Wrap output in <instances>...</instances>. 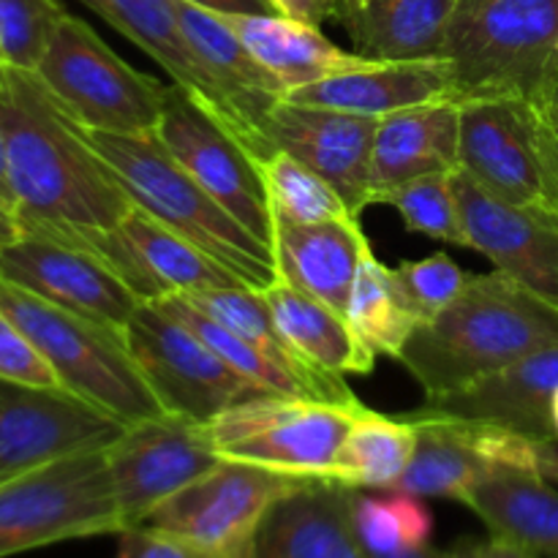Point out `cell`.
Returning <instances> with one entry per match:
<instances>
[{"label": "cell", "mask_w": 558, "mask_h": 558, "mask_svg": "<svg viewBox=\"0 0 558 558\" xmlns=\"http://www.w3.org/2000/svg\"><path fill=\"white\" fill-rule=\"evenodd\" d=\"M270 5L276 9V14L316 27L341 16V3L338 0H270Z\"/></svg>", "instance_id": "60d3db41"}, {"label": "cell", "mask_w": 558, "mask_h": 558, "mask_svg": "<svg viewBox=\"0 0 558 558\" xmlns=\"http://www.w3.org/2000/svg\"><path fill=\"white\" fill-rule=\"evenodd\" d=\"M74 248L90 251L107 262L142 303H161L196 289L245 287L227 267L140 207H134L114 229L82 240Z\"/></svg>", "instance_id": "e0dca14e"}, {"label": "cell", "mask_w": 558, "mask_h": 558, "mask_svg": "<svg viewBox=\"0 0 558 558\" xmlns=\"http://www.w3.org/2000/svg\"><path fill=\"white\" fill-rule=\"evenodd\" d=\"M441 58L458 104L548 96L558 87V0H458Z\"/></svg>", "instance_id": "277c9868"}, {"label": "cell", "mask_w": 558, "mask_h": 558, "mask_svg": "<svg viewBox=\"0 0 558 558\" xmlns=\"http://www.w3.org/2000/svg\"><path fill=\"white\" fill-rule=\"evenodd\" d=\"M104 452L125 529L142 526L156 507L223 461L207 423L180 414L125 425Z\"/></svg>", "instance_id": "4fadbf2b"}, {"label": "cell", "mask_w": 558, "mask_h": 558, "mask_svg": "<svg viewBox=\"0 0 558 558\" xmlns=\"http://www.w3.org/2000/svg\"><path fill=\"white\" fill-rule=\"evenodd\" d=\"M558 390V343L539 349L474 385L428 396L407 417H450L499 425L534 441H554L550 403Z\"/></svg>", "instance_id": "44dd1931"}, {"label": "cell", "mask_w": 558, "mask_h": 558, "mask_svg": "<svg viewBox=\"0 0 558 558\" xmlns=\"http://www.w3.org/2000/svg\"><path fill=\"white\" fill-rule=\"evenodd\" d=\"M0 278L123 336L142 305L107 262L41 234H20L0 251Z\"/></svg>", "instance_id": "2e32d148"}, {"label": "cell", "mask_w": 558, "mask_h": 558, "mask_svg": "<svg viewBox=\"0 0 558 558\" xmlns=\"http://www.w3.org/2000/svg\"><path fill=\"white\" fill-rule=\"evenodd\" d=\"M461 169V104L430 101L379 118L371 158V205L385 191Z\"/></svg>", "instance_id": "d4e9b609"}, {"label": "cell", "mask_w": 558, "mask_h": 558, "mask_svg": "<svg viewBox=\"0 0 558 558\" xmlns=\"http://www.w3.org/2000/svg\"><path fill=\"white\" fill-rule=\"evenodd\" d=\"M466 507L483 518L494 537L558 558V490L539 472L494 469L480 480Z\"/></svg>", "instance_id": "4316f807"}, {"label": "cell", "mask_w": 558, "mask_h": 558, "mask_svg": "<svg viewBox=\"0 0 558 558\" xmlns=\"http://www.w3.org/2000/svg\"><path fill=\"white\" fill-rule=\"evenodd\" d=\"M0 207H5V210H11L16 216L14 191H11V180H9V158H5L3 129H0Z\"/></svg>", "instance_id": "f6af8a7d"}, {"label": "cell", "mask_w": 558, "mask_h": 558, "mask_svg": "<svg viewBox=\"0 0 558 558\" xmlns=\"http://www.w3.org/2000/svg\"><path fill=\"white\" fill-rule=\"evenodd\" d=\"M0 379L31 387H63L36 343L0 311Z\"/></svg>", "instance_id": "f35d334b"}, {"label": "cell", "mask_w": 558, "mask_h": 558, "mask_svg": "<svg viewBox=\"0 0 558 558\" xmlns=\"http://www.w3.org/2000/svg\"><path fill=\"white\" fill-rule=\"evenodd\" d=\"M338 3H341V16H343V14H354V11L365 9L371 0H338Z\"/></svg>", "instance_id": "f907efd6"}, {"label": "cell", "mask_w": 558, "mask_h": 558, "mask_svg": "<svg viewBox=\"0 0 558 558\" xmlns=\"http://www.w3.org/2000/svg\"><path fill=\"white\" fill-rule=\"evenodd\" d=\"M461 172L496 199L558 218V140L543 98L461 101Z\"/></svg>", "instance_id": "8992f818"}, {"label": "cell", "mask_w": 558, "mask_h": 558, "mask_svg": "<svg viewBox=\"0 0 558 558\" xmlns=\"http://www.w3.org/2000/svg\"><path fill=\"white\" fill-rule=\"evenodd\" d=\"M480 558H537V554L532 550L521 548V545H512L507 539L490 537L488 543H477Z\"/></svg>", "instance_id": "7bdbcfd3"}, {"label": "cell", "mask_w": 558, "mask_h": 558, "mask_svg": "<svg viewBox=\"0 0 558 558\" xmlns=\"http://www.w3.org/2000/svg\"><path fill=\"white\" fill-rule=\"evenodd\" d=\"M456 74L445 58L374 60L363 69L343 71L311 85L294 87L287 101L341 112L385 118L398 109L430 101H456Z\"/></svg>", "instance_id": "603a6c76"}, {"label": "cell", "mask_w": 558, "mask_h": 558, "mask_svg": "<svg viewBox=\"0 0 558 558\" xmlns=\"http://www.w3.org/2000/svg\"><path fill=\"white\" fill-rule=\"evenodd\" d=\"M125 343L167 414L210 423L227 409L265 396L156 303L140 305L125 327Z\"/></svg>", "instance_id": "30bf717a"}, {"label": "cell", "mask_w": 558, "mask_h": 558, "mask_svg": "<svg viewBox=\"0 0 558 558\" xmlns=\"http://www.w3.org/2000/svg\"><path fill=\"white\" fill-rule=\"evenodd\" d=\"M90 136L134 207L205 251L245 287L267 289L278 281L270 245L254 238L216 196L207 194L156 134L129 136L90 131Z\"/></svg>", "instance_id": "3957f363"}, {"label": "cell", "mask_w": 558, "mask_h": 558, "mask_svg": "<svg viewBox=\"0 0 558 558\" xmlns=\"http://www.w3.org/2000/svg\"><path fill=\"white\" fill-rule=\"evenodd\" d=\"M156 136L207 194L272 248V210L259 161L174 82L167 90Z\"/></svg>", "instance_id": "7c38bea8"}, {"label": "cell", "mask_w": 558, "mask_h": 558, "mask_svg": "<svg viewBox=\"0 0 558 558\" xmlns=\"http://www.w3.org/2000/svg\"><path fill=\"white\" fill-rule=\"evenodd\" d=\"M20 234H22V229H20V221H16L14 213L5 210V207H0V251H3L5 245L14 243Z\"/></svg>", "instance_id": "bcb514c9"}, {"label": "cell", "mask_w": 558, "mask_h": 558, "mask_svg": "<svg viewBox=\"0 0 558 558\" xmlns=\"http://www.w3.org/2000/svg\"><path fill=\"white\" fill-rule=\"evenodd\" d=\"M259 167L265 172L272 221L319 223L354 218L338 191L289 153L278 150Z\"/></svg>", "instance_id": "e575fe53"}, {"label": "cell", "mask_w": 558, "mask_h": 558, "mask_svg": "<svg viewBox=\"0 0 558 558\" xmlns=\"http://www.w3.org/2000/svg\"><path fill=\"white\" fill-rule=\"evenodd\" d=\"M80 3L96 11L114 31L123 33L142 52L150 54L174 85L185 87L232 134L227 107L216 85L207 80L205 69L185 41L174 0H80Z\"/></svg>", "instance_id": "484cf974"}, {"label": "cell", "mask_w": 558, "mask_h": 558, "mask_svg": "<svg viewBox=\"0 0 558 558\" xmlns=\"http://www.w3.org/2000/svg\"><path fill=\"white\" fill-rule=\"evenodd\" d=\"M379 118L305 107L283 98L265 125L276 150L289 153L338 191L354 218L371 205V158Z\"/></svg>", "instance_id": "d6986e66"}, {"label": "cell", "mask_w": 558, "mask_h": 558, "mask_svg": "<svg viewBox=\"0 0 558 558\" xmlns=\"http://www.w3.org/2000/svg\"><path fill=\"white\" fill-rule=\"evenodd\" d=\"M354 529L371 558H387L425 548L434 534V515L420 496L387 490L381 496L354 494Z\"/></svg>", "instance_id": "836d02e7"}, {"label": "cell", "mask_w": 558, "mask_h": 558, "mask_svg": "<svg viewBox=\"0 0 558 558\" xmlns=\"http://www.w3.org/2000/svg\"><path fill=\"white\" fill-rule=\"evenodd\" d=\"M308 483V477L254 463L221 461L205 477L156 507L145 526L180 534L234 558H254V539L267 510Z\"/></svg>", "instance_id": "8fae6325"}, {"label": "cell", "mask_w": 558, "mask_h": 558, "mask_svg": "<svg viewBox=\"0 0 558 558\" xmlns=\"http://www.w3.org/2000/svg\"><path fill=\"white\" fill-rule=\"evenodd\" d=\"M450 554L452 558H480L477 543H474V539H461L456 548H450Z\"/></svg>", "instance_id": "681fc988"}, {"label": "cell", "mask_w": 558, "mask_h": 558, "mask_svg": "<svg viewBox=\"0 0 558 558\" xmlns=\"http://www.w3.org/2000/svg\"><path fill=\"white\" fill-rule=\"evenodd\" d=\"M3 65H5V63H3V58H0V69H3Z\"/></svg>", "instance_id": "f5cc1de1"}, {"label": "cell", "mask_w": 558, "mask_h": 558, "mask_svg": "<svg viewBox=\"0 0 558 558\" xmlns=\"http://www.w3.org/2000/svg\"><path fill=\"white\" fill-rule=\"evenodd\" d=\"M174 9L191 52L227 107L234 140L259 163L276 156L278 150L267 140L265 125L272 109L287 98L278 76L259 63V58L218 14L189 0H174Z\"/></svg>", "instance_id": "ac0fdd59"}, {"label": "cell", "mask_w": 558, "mask_h": 558, "mask_svg": "<svg viewBox=\"0 0 558 558\" xmlns=\"http://www.w3.org/2000/svg\"><path fill=\"white\" fill-rule=\"evenodd\" d=\"M199 9L213 11V14H243V16H270L276 9L270 0H189Z\"/></svg>", "instance_id": "b9f144b4"}, {"label": "cell", "mask_w": 558, "mask_h": 558, "mask_svg": "<svg viewBox=\"0 0 558 558\" xmlns=\"http://www.w3.org/2000/svg\"><path fill=\"white\" fill-rule=\"evenodd\" d=\"M458 0H371L343 14L354 52L368 60L441 58Z\"/></svg>", "instance_id": "f546056e"}, {"label": "cell", "mask_w": 558, "mask_h": 558, "mask_svg": "<svg viewBox=\"0 0 558 558\" xmlns=\"http://www.w3.org/2000/svg\"><path fill=\"white\" fill-rule=\"evenodd\" d=\"M543 104H545V112H548V118H550V125H554V131H556V140H558V87L554 93H548V96H543Z\"/></svg>", "instance_id": "c3c4849f"}, {"label": "cell", "mask_w": 558, "mask_h": 558, "mask_svg": "<svg viewBox=\"0 0 558 558\" xmlns=\"http://www.w3.org/2000/svg\"><path fill=\"white\" fill-rule=\"evenodd\" d=\"M417 445L407 472L392 490L420 499H456L466 505L480 480L499 466L537 469V441L488 423L450 417H407Z\"/></svg>", "instance_id": "9a60e30c"}, {"label": "cell", "mask_w": 558, "mask_h": 558, "mask_svg": "<svg viewBox=\"0 0 558 558\" xmlns=\"http://www.w3.org/2000/svg\"><path fill=\"white\" fill-rule=\"evenodd\" d=\"M36 74L85 129L156 134L169 85L125 63L80 16L60 20Z\"/></svg>", "instance_id": "52a82bcc"}, {"label": "cell", "mask_w": 558, "mask_h": 558, "mask_svg": "<svg viewBox=\"0 0 558 558\" xmlns=\"http://www.w3.org/2000/svg\"><path fill=\"white\" fill-rule=\"evenodd\" d=\"M387 558H452V554H450V550H436V548H430V545H425V548L407 550V554L387 556Z\"/></svg>", "instance_id": "7dc6e473"}, {"label": "cell", "mask_w": 558, "mask_h": 558, "mask_svg": "<svg viewBox=\"0 0 558 558\" xmlns=\"http://www.w3.org/2000/svg\"><path fill=\"white\" fill-rule=\"evenodd\" d=\"M414 445L417 428L409 420L363 407L338 450L332 480L357 490H392L412 461Z\"/></svg>", "instance_id": "1f68e13d"}, {"label": "cell", "mask_w": 558, "mask_h": 558, "mask_svg": "<svg viewBox=\"0 0 558 558\" xmlns=\"http://www.w3.org/2000/svg\"><path fill=\"white\" fill-rule=\"evenodd\" d=\"M550 425H554V441H558V390L554 396V403H550Z\"/></svg>", "instance_id": "816d5d0a"}, {"label": "cell", "mask_w": 558, "mask_h": 558, "mask_svg": "<svg viewBox=\"0 0 558 558\" xmlns=\"http://www.w3.org/2000/svg\"><path fill=\"white\" fill-rule=\"evenodd\" d=\"M396 276L423 322L434 319L441 308H447L469 281V272H463L441 251L420 262H403L401 267H396Z\"/></svg>", "instance_id": "74e56055"}, {"label": "cell", "mask_w": 558, "mask_h": 558, "mask_svg": "<svg viewBox=\"0 0 558 558\" xmlns=\"http://www.w3.org/2000/svg\"><path fill=\"white\" fill-rule=\"evenodd\" d=\"M537 469L545 480L558 483V441H537Z\"/></svg>", "instance_id": "ee69618b"}, {"label": "cell", "mask_w": 558, "mask_h": 558, "mask_svg": "<svg viewBox=\"0 0 558 558\" xmlns=\"http://www.w3.org/2000/svg\"><path fill=\"white\" fill-rule=\"evenodd\" d=\"M120 420L63 387L0 379V483L82 452L107 450Z\"/></svg>", "instance_id": "5bb4252c"}, {"label": "cell", "mask_w": 558, "mask_h": 558, "mask_svg": "<svg viewBox=\"0 0 558 558\" xmlns=\"http://www.w3.org/2000/svg\"><path fill=\"white\" fill-rule=\"evenodd\" d=\"M123 529L104 450L0 483V558Z\"/></svg>", "instance_id": "ba28073f"}, {"label": "cell", "mask_w": 558, "mask_h": 558, "mask_svg": "<svg viewBox=\"0 0 558 558\" xmlns=\"http://www.w3.org/2000/svg\"><path fill=\"white\" fill-rule=\"evenodd\" d=\"M0 311L36 343L63 390L123 425L167 414L131 357L123 332L69 314L5 278H0Z\"/></svg>", "instance_id": "5b68a950"}, {"label": "cell", "mask_w": 558, "mask_h": 558, "mask_svg": "<svg viewBox=\"0 0 558 558\" xmlns=\"http://www.w3.org/2000/svg\"><path fill=\"white\" fill-rule=\"evenodd\" d=\"M69 14L63 0H0V58L5 65L36 71L54 27Z\"/></svg>", "instance_id": "8d00e7d4"}, {"label": "cell", "mask_w": 558, "mask_h": 558, "mask_svg": "<svg viewBox=\"0 0 558 558\" xmlns=\"http://www.w3.org/2000/svg\"><path fill=\"white\" fill-rule=\"evenodd\" d=\"M556 343L558 305L496 270L469 276L458 298L414 330L398 360L425 396H441Z\"/></svg>", "instance_id": "7a4b0ae2"}, {"label": "cell", "mask_w": 558, "mask_h": 558, "mask_svg": "<svg viewBox=\"0 0 558 558\" xmlns=\"http://www.w3.org/2000/svg\"><path fill=\"white\" fill-rule=\"evenodd\" d=\"M114 558H234L207 545L194 543L180 534L161 532L153 526H131L120 532L118 556Z\"/></svg>", "instance_id": "ab89813d"}, {"label": "cell", "mask_w": 558, "mask_h": 558, "mask_svg": "<svg viewBox=\"0 0 558 558\" xmlns=\"http://www.w3.org/2000/svg\"><path fill=\"white\" fill-rule=\"evenodd\" d=\"M456 194L469 248L558 305V218L496 199L461 169L456 172Z\"/></svg>", "instance_id": "ffe728a7"}, {"label": "cell", "mask_w": 558, "mask_h": 558, "mask_svg": "<svg viewBox=\"0 0 558 558\" xmlns=\"http://www.w3.org/2000/svg\"><path fill=\"white\" fill-rule=\"evenodd\" d=\"M357 488L311 480L267 510L254 558H371L354 529Z\"/></svg>", "instance_id": "7402d4cb"}, {"label": "cell", "mask_w": 558, "mask_h": 558, "mask_svg": "<svg viewBox=\"0 0 558 558\" xmlns=\"http://www.w3.org/2000/svg\"><path fill=\"white\" fill-rule=\"evenodd\" d=\"M357 407L265 392L207 423L223 461L254 463L281 474L332 480L336 458Z\"/></svg>", "instance_id": "9c48e42d"}, {"label": "cell", "mask_w": 558, "mask_h": 558, "mask_svg": "<svg viewBox=\"0 0 558 558\" xmlns=\"http://www.w3.org/2000/svg\"><path fill=\"white\" fill-rule=\"evenodd\" d=\"M218 16L238 33L240 41L259 58V63L278 76L287 93L374 63L363 54L336 47L316 25H305L289 16Z\"/></svg>", "instance_id": "83f0119b"}, {"label": "cell", "mask_w": 558, "mask_h": 558, "mask_svg": "<svg viewBox=\"0 0 558 558\" xmlns=\"http://www.w3.org/2000/svg\"><path fill=\"white\" fill-rule=\"evenodd\" d=\"M347 319L360 341L379 357H401L403 347L414 336L423 319L417 308L403 292L396 270L381 265L374 251L360 262L357 278H354L352 300H349Z\"/></svg>", "instance_id": "d6a6232c"}, {"label": "cell", "mask_w": 558, "mask_h": 558, "mask_svg": "<svg viewBox=\"0 0 558 558\" xmlns=\"http://www.w3.org/2000/svg\"><path fill=\"white\" fill-rule=\"evenodd\" d=\"M371 251L360 218L319 223L272 221V256L283 283L347 316L360 262Z\"/></svg>", "instance_id": "cb8c5ba5"}, {"label": "cell", "mask_w": 558, "mask_h": 558, "mask_svg": "<svg viewBox=\"0 0 558 558\" xmlns=\"http://www.w3.org/2000/svg\"><path fill=\"white\" fill-rule=\"evenodd\" d=\"M262 294L270 305L281 336L305 363L332 371L338 376H365L374 371L376 354L360 341L347 316L314 300L311 294L289 287L281 278L262 289Z\"/></svg>", "instance_id": "f1b7e54d"}, {"label": "cell", "mask_w": 558, "mask_h": 558, "mask_svg": "<svg viewBox=\"0 0 558 558\" xmlns=\"http://www.w3.org/2000/svg\"><path fill=\"white\" fill-rule=\"evenodd\" d=\"M0 129L22 234L76 245L134 210L90 131L36 71L0 69Z\"/></svg>", "instance_id": "6da1fadb"}, {"label": "cell", "mask_w": 558, "mask_h": 558, "mask_svg": "<svg viewBox=\"0 0 558 558\" xmlns=\"http://www.w3.org/2000/svg\"><path fill=\"white\" fill-rule=\"evenodd\" d=\"M183 298L191 308H196L199 314L210 316L213 322L223 325L227 330L238 332L240 338H245L248 343H254L259 352H265L272 363H278L281 368L292 371V374L305 376V379L316 381L319 387H325L338 403L343 407H357V396L349 390V385L343 381V376L332 374V371L316 368V365L305 363L303 357L294 354V349L289 347L287 338L278 330L276 319H272V311L267 305L262 289L251 287H213V289H196V292L178 294Z\"/></svg>", "instance_id": "4dcf8cb0"}, {"label": "cell", "mask_w": 558, "mask_h": 558, "mask_svg": "<svg viewBox=\"0 0 558 558\" xmlns=\"http://www.w3.org/2000/svg\"><path fill=\"white\" fill-rule=\"evenodd\" d=\"M458 172V169H456ZM456 172H434L423 178L407 180L396 189L385 191L376 205H392L401 213L409 232L441 240V243L469 248L466 229H463L461 205L456 194Z\"/></svg>", "instance_id": "d590c367"}]
</instances>
